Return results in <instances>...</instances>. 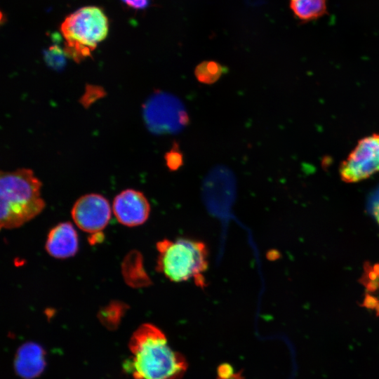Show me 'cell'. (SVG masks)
<instances>
[{"label": "cell", "mask_w": 379, "mask_h": 379, "mask_svg": "<svg viewBox=\"0 0 379 379\" xmlns=\"http://www.w3.org/2000/svg\"><path fill=\"white\" fill-rule=\"evenodd\" d=\"M128 345L135 379H180L187 368L185 358L171 349L165 334L153 324L140 325Z\"/></svg>", "instance_id": "1"}, {"label": "cell", "mask_w": 379, "mask_h": 379, "mask_svg": "<svg viewBox=\"0 0 379 379\" xmlns=\"http://www.w3.org/2000/svg\"><path fill=\"white\" fill-rule=\"evenodd\" d=\"M41 189V181L29 168L1 171V227L17 228L37 216L45 207Z\"/></svg>", "instance_id": "2"}, {"label": "cell", "mask_w": 379, "mask_h": 379, "mask_svg": "<svg viewBox=\"0 0 379 379\" xmlns=\"http://www.w3.org/2000/svg\"><path fill=\"white\" fill-rule=\"evenodd\" d=\"M157 248L156 269L166 278L175 283L193 279L198 286L205 285L208 253L204 242L184 238L163 239L157 244Z\"/></svg>", "instance_id": "3"}, {"label": "cell", "mask_w": 379, "mask_h": 379, "mask_svg": "<svg viewBox=\"0 0 379 379\" xmlns=\"http://www.w3.org/2000/svg\"><path fill=\"white\" fill-rule=\"evenodd\" d=\"M108 20L102 9L85 6L69 15L62 22L64 51L77 62L89 57L108 33Z\"/></svg>", "instance_id": "4"}, {"label": "cell", "mask_w": 379, "mask_h": 379, "mask_svg": "<svg viewBox=\"0 0 379 379\" xmlns=\"http://www.w3.org/2000/svg\"><path fill=\"white\" fill-rule=\"evenodd\" d=\"M341 179L357 182L379 172V133L360 139L339 168Z\"/></svg>", "instance_id": "5"}, {"label": "cell", "mask_w": 379, "mask_h": 379, "mask_svg": "<svg viewBox=\"0 0 379 379\" xmlns=\"http://www.w3.org/2000/svg\"><path fill=\"white\" fill-rule=\"evenodd\" d=\"M71 214L79 229L90 234H97L100 233L109 223L111 208L103 196L88 194L75 201Z\"/></svg>", "instance_id": "6"}, {"label": "cell", "mask_w": 379, "mask_h": 379, "mask_svg": "<svg viewBox=\"0 0 379 379\" xmlns=\"http://www.w3.org/2000/svg\"><path fill=\"white\" fill-rule=\"evenodd\" d=\"M112 210L121 224L127 227H135L143 224L148 219L150 204L143 193L127 189L114 197Z\"/></svg>", "instance_id": "7"}, {"label": "cell", "mask_w": 379, "mask_h": 379, "mask_svg": "<svg viewBox=\"0 0 379 379\" xmlns=\"http://www.w3.org/2000/svg\"><path fill=\"white\" fill-rule=\"evenodd\" d=\"M154 98L147 103L145 110L146 119L151 127L174 131L187 121L185 111L175 100L163 98V95H157Z\"/></svg>", "instance_id": "8"}, {"label": "cell", "mask_w": 379, "mask_h": 379, "mask_svg": "<svg viewBox=\"0 0 379 379\" xmlns=\"http://www.w3.org/2000/svg\"><path fill=\"white\" fill-rule=\"evenodd\" d=\"M45 248L50 255L55 258L74 256L79 249V239L72 224L64 222L53 227L48 234Z\"/></svg>", "instance_id": "9"}, {"label": "cell", "mask_w": 379, "mask_h": 379, "mask_svg": "<svg viewBox=\"0 0 379 379\" xmlns=\"http://www.w3.org/2000/svg\"><path fill=\"white\" fill-rule=\"evenodd\" d=\"M45 352L41 346L33 342L22 345L14 359L16 373L23 379L38 377L45 368Z\"/></svg>", "instance_id": "10"}, {"label": "cell", "mask_w": 379, "mask_h": 379, "mask_svg": "<svg viewBox=\"0 0 379 379\" xmlns=\"http://www.w3.org/2000/svg\"><path fill=\"white\" fill-rule=\"evenodd\" d=\"M122 273L126 282L132 287H142L149 284L150 280L142 266L140 253L131 251L122 264Z\"/></svg>", "instance_id": "11"}, {"label": "cell", "mask_w": 379, "mask_h": 379, "mask_svg": "<svg viewBox=\"0 0 379 379\" xmlns=\"http://www.w3.org/2000/svg\"><path fill=\"white\" fill-rule=\"evenodd\" d=\"M290 7L302 21L316 20L324 15L327 9L326 0H292Z\"/></svg>", "instance_id": "12"}, {"label": "cell", "mask_w": 379, "mask_h": 379, "mask_svg": "<svg viewBox=\"0 0 379 379\" xmlns=\"http://www.w3.org/2000/svg\"><path fill=\"white\" fill-rule=\"evenodd\" d=\"M225 72V67L215 61H204L195 68L194 74L200 83L212 84L215 83Z\"/></svg>", "instance_id": "13"}, {"label": "cell", "mask_w": 379, "mask_h": 379, "mask_svg": "<svg viewBox=\"0 0 379 379\" xmlns=\"http://www.w3.org/2000/svg\"><path fill=\"white\" fill-rule=\"evenodd\" d=\"M125 308L126 306L121 302H111L100 311L99 319L107 327H116L124 314Z\"/></svg>", "instance_id": "14"}, {"label": "cell", "mask_w": 379, "mask_h": 379, "mask_svg": "<svg viewBox=\"0 0 379 379\" xmlns=\"http://www.w3.org/2000/svg\"><path fill=\"white\" fill-rule=\"evenodd\" d=\"M360 282L370 292L379 290V264L371 265L366 262Z\"/></svg>", "instance_id": "15"}, {"label": "cell", "mask_w": 379, "mask_h": 379, "mask_svg": "<svg viewBox=\"0 0 379 379\" xmlns=\"http://www.w3.org/2000/svg\"><path fill=\"white\" fill-rule=\"evenodd\" d=\"M164 159L166 166L171 171L178 170L183 165V154L176 142H173L171 149L165 154Z\"/></svg>", "instance_id": "16"}, {"label": "cell", "mask_w": 379, "mask_h": 379, "mask_svg": "<svg viewBox=\"0 0 379 379\" xmlns=\"http://www.w3.org/2000/svg\"><path fill=\"white\" fill-rule=\"evenodd\" d=\"M218 379H241L239 373H234L228 364L221 365L218 371Z\"/></svg>", "instance_id": "17"}, {"label": "cell", "mask_w": 379, "mask_h": 379, "mask_svg": "<svg viewBox=\"0 0 379 379\" xmlns=\"http://www.w3.org/2000/svg\"><path fill=\"white\" fill-rule=\"evenodd\" d=\"M369 206L372 215L379 223V190L372 196Z\"/></svg>", "instance_id": "18"}, {"label": "cell", "mask_w": 379, "mask_h": 379, "mask_svg": "<svg viewBox=\"0 0 379 379\" xmlns=\"http://www.w3.org/2000/svg\"><path fill=\"white\" fill-rule=\"evenodd\" d=\"M129 7L134 9H144L147 8L149 3L150 0H121Z\"/></svg>", "instance_id": "19"}]
</instances>
